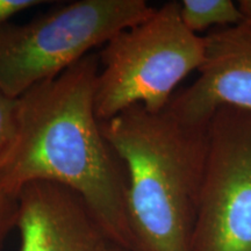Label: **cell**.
<instances>
[{
	"label": "cell",
	"mask_w": 251,
	"mask_h": 251,
	"mask_svg": "<svg viewBox=\"0 0 251 251\" xmlns=\"http://www.w3.org/2000/svg\"><path fill=\"white\" fill-rule=\"evenodd\" d=\"M99 71L87 55L18 98L17 129L0 156V186L19 194L33 181L77 193L114 246L135 251L126 209V171L94 111Z\"/></svg>",
	"instance_id": "6da1fadb"
},
{
	"label": "cell",
	"mask_w": 251,
	"mask_h": 251,
	"mask_svg": "<svg viewBox=\"0 0 251 251\" xmlns=\"http://www.w3.org/2000/svg\"><path fill=\"white\" fill-rule=\"evenodd\" d=\"M208 122L184 121L168 106L151 113L140 105L100 122L126 171L135 251H191Z\"/></svg>",
	"instance_id": "7a4b0ae2"
},
{
	"label": "cell",
	"mask_w": 251,
	"mask_h": 251,
	"mask_svg": "<svg viewBox=\"0 0 251 251\" xmlns=\"http://www.w3.org/2000/svg\"><path fill=\"white\" fill-rule=\"evenodd\" d=\"M203 57V36L181 23L179 2H166L103 46L94 89L97 118L107 121L137 105L151 113L163 111Z\"/></svg>",
	"instance_id": "3957f363"
},
{
	"label": "cell",
	"mask_w": 251,
	"mask_h": 251,
	"mask_svg": "<svg viewBox=\"0 0 251 251\" xmlns=\"http://www.w3.org/2000/svg\"><path fill=\"white\" fill-rule=\"evenodd\" d=\"M144 0H78L26 24L0 27V90L19 98L57 77L92 49L148 19Z\"/></svg>",
	"instance_id": "277c9868"
},
{
	"label": "cell",
	"mask_w": 251,
	"mask_h": 251,
	"mask_svg": "<svg viewBox=\"0 0 251 251\" xmlns=\"http://www.w3.org/2000/svg\"><path fill=\"white\" fill-rule=\"evenodd\" d=\"M191 251H251V113L214 112Z\"/></svg>",
	"instance_id": "5b68a950"
},
{
	"label": "cell",
	"mask_w": 251,
	"mask_h": 251,
	"mask_svg": "<svg viewBox=\"0 0 251 251\" xmlns=\"http://www.w3.org/2000/svg\"><path fill=\"white\" fill-rule=\"evenodd\" d=\"M203 39L199 77L176 92L168 107L192 124H207L221 107L251 113V21L215 28Z\"/></svg>",
	"instance_id": "8992f818"
},
{
	"label": "cell",
	"mask_w": 251,
	"mask_h": 251,
	"mask_svg": "<svg viewBox=\"0 0 251 251\" xmlns=\"http://www.w3.org/2000/svg\"><path fill=\"white\" fill-rule=\"evenodd\" d=\"M18 199L19 251H108L113 244L83 199L62 185L33 181Z\"/></svg>",
	"instance_id": "52a82bcc"
},
{
	"label": "cell",
	"mask_w": 251,
	"mask_h": 251,
	"mask_svg": "<svg viewBox=\"0 0 251 251\" xmlns=\"http://www.w3.org/2000/svg\"><path fill=\"white\" fill-rule=\"evenodd\" d=\"M179 17L184 26L194 34L243 21L237 5L231 0H183L179 2Z\"/></svg>",
	"instance_id": "ba28073f"
},
{
	"label": "cell",
	"mask_w": 251,
	"mask_h": 251,
	"mask_svg": "<svg viewBox=\"0 0 251 251\" xmlns=\"http://www.w3.org/2000/svg\"><path fill=\"white\" fill-rule=\"evenodd\" d=\"M18 98L0 90V156L13 140L17 129Z\"/></svg>",
	"instance_id": "9c48e42d"
},
{
	"label": "cell",
	"mask_w": 251,
	"mask_h": 251,
	"mask_svg": "<svg viewBox=\"0 0 251 251\" xmlns=\"http://www.w3.org/2000/svg\"><path fill=\"white\" fill-rule=\"evenodd\" d=\"M18 209L19 199L17 194L8 192L0 186V251L4 249L8 234L17 226Z\"/></svg>",
	"instance_id": "30bf717a"
},
{
	"label": "cell",
	"mask_w": 251,
	"mask_h": 251,
	"mask_svg": "<svg viewBox=\"0 0 251 251\" xmlns=\"http://www.w3.org/2000/svg\"><path fill=\"white\" fill-rule=\"evenodd\" d=\"M47 4L43 0H0V27L7 24L14 15L36 6Z\"/></svg>",
	"instance_id": "8fae6325"
},
{
	"label": "cell",
	"mask_w": 251,
	"mask_h": 251,
	"mask_svg": "<svg viewBox=\"0 0 251 251\" xmlns=\"http://www.w3.org/2000/svg\"><path fill=\"white\" fill-rule=\"evenodd\" d=\"M237 8L243 21H251V0H240Z\"/></svg>",
	"instance_id": "7c38bea8"
},
{
	"label": "cell",
	"mask_w": 251,
	"mask_h": 251,
	"mask_svg": "<svg viewBox=\"0 0 251 251\" xmlns=\"http://www.w3.org/2000/svg\"><path fill=\"white\" fill-rule=\"evenodd\" d=\"M108 251H127V250H125V249H122V248H120V247L114 246V244H112Z\"/></svg>",
	"instance_id": "4fadbf2b"
}]
</instances>
